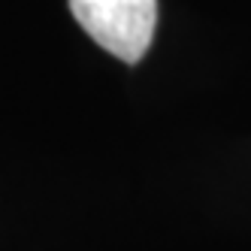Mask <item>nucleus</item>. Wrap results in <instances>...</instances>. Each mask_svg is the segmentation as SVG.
I'll return each instance as SVG.
<instances>
[{
    "instance_id": "1",
    "label": "nucleus",
    "mask_w": 251,
    "mask_h": 251,
    "mask_svg": "<svg viewBox=\"0 0 251 251\" xmlns=\"http://www.w3.org/2000/svg\"><path fill=\"white\" fill-rule=\"evenodd\" d=\"M73 19L100 49L124 64L146 58L157 25V0H67Z\"/></svg>"
}]
</instances>
